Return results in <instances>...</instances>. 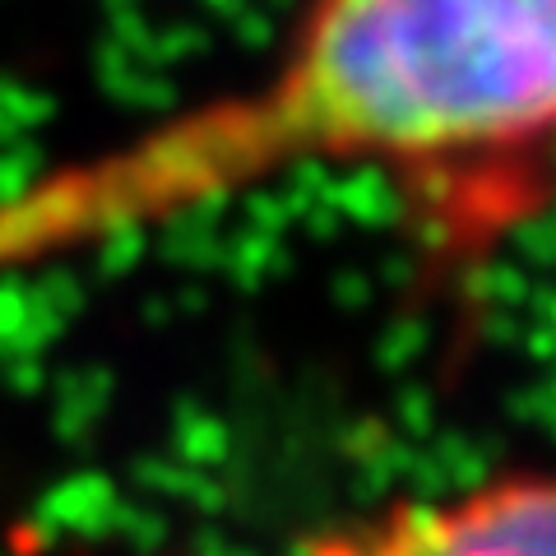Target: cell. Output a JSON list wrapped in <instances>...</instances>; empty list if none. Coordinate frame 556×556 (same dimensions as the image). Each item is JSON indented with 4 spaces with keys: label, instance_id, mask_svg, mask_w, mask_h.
Returning a JSON list of instances; mask_svg holds the SVG:
<instances>
[{
    "label": "cell",
    "instance_id": "obj_1",
    "mask_svg": "<svg viewBox=\"0 0 556 556\" xmlns=\"http://www.w3.org/2000/svg\"><path fill=\"white\" fill-rule=\"evenodd\" d=\"M556 139V0H311L278 75L0 204V265L302 159L501 167Z\"/></svg>",
    "mask_w": 556,
    "mask_h": 556
},
{
    "label": "cell",
    "instance_id": "obj_2",
    "mask_svg": "<svg viewBox=\"0 0 556 556\" xmlns=\"http://www.w3.org/2000/svg\"><path fill=\"white\" fill-rule=\"evenodd\" d=\"M316 556H556V478H519L445 510H404Z\"/></svg>",
    "mask_w": 556,
    "mask_h": 556
}]
</instances>
